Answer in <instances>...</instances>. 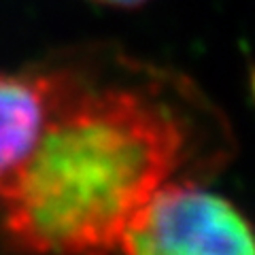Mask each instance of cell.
<instances>
[{
  "mask_svg": "<svg viewBox=\"0 0 255 255\" xmlns=\"http://www.w3.org/2000/svg\"><path fill=\"white\" fill-rule=\"evenodd\" d=\"M119 251L155 255H253L255 226L228 198L187 181H168L130 223Z\"/></svg>",
  "mask_w": 255,
  "mask_h": 255,
  "instance_id": "obj_2",
  "label": "cell"
},
{
  "mask_svg": "<svg viewBox=\"0 0 255 255\" xmlns=\"http://www.w3.org/2000/svg\"><path fill=\"white\" fill-rule=\"evenodd\" d=\"M62 70L0 73V202L11 196L51 117Z\"/></svg>",
  "mask_w": 255,
  "mask_h": 255,
  "instance_id": "obj_3",
  "label": "cell"
},
{
  "mask_svg": "<svg viewBox=\"0 0 255 255\" xmlns=\"http://www.w3.org/2000/svg\"><path fill=\"white\" fill-rule=\"evenodd\" d=\"M92 2L111 6V9H136V6H142L149 0H92Z\"/></svg>",
  "mask_w": 255,
  "mask_h": 255,
  "instance_id": "obj_4",
  "label": "cell"
},
{
  "mask_svg": "<svg viewBox=\"0 0 255 255\" xmlns=\"http://www.w3.org/2000/svg\"><path fill=\"white\" fill-rule=\"evenodd\" d=\"M187 122L134 87L64 73L43 136L2 202L0 241L23 253L119 251L130 223L189 162Z\"/></svg>",
  "mask_w": 255,
  "mask_h": 255,
  "instance_id": "obj_1",
  "label": "cell"
},
{
  "mask_svg": "<svg viewBox=\"0 0 255 255\" xmlns=\"http://www.w3.org/2000/svg\"><path fill=\"white\" fill-rule=\"evenodd\" d=\"M253 87H255V77H253Z\"/></svg>",
  "mask_w": 255,
  "mask_h": 255,
  "instance_id": "obj_5",
  "label": "cell"
}]
</instances>
